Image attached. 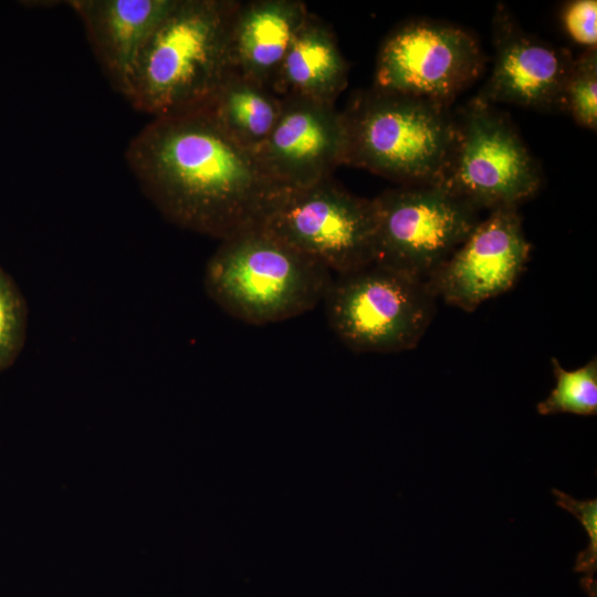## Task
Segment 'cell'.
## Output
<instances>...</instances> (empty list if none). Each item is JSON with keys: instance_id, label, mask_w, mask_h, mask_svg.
Masks as SVG:
<instances>
[{"instance_id": "1", "label": "cell", "mask_w": 597, "mask_h": 597, "mask_svg": "<svg viewBox=\"0 0 597 597\" xmlns=\"http://www.w3.org/2000/svg\"><path fill=\"white\" fill-rule=\"evenodd\" d=\"M125 157L168 221L220 240L261 227L286 190L202 109L154 117Z\"/></svg>"}, {"instance_id": "2", "label": "cell", "mask_w": 597, "mask_h": 597, "mask_svg": "<svg viewBox=\"0 0 597 597\" xmlns=\"http://www.w3.org/2000/svg\"><path fill=\"white\" fill-rule=\"evenodd\" d=\"M239 1L177 0L139 53L127 101L153 117L202 109L230 73Z\"/></svg>"}, {"instance_id": "3", "label": "cell", "mask_w": 597, "mask_h": 597, "mask_svg": "<svg viewBox=\"0 0 597 597\" xmlns=\"http://www.w3.org/2000/svg\"><path fill=\"white\" fill-rule=\"evenodd\" d=\"M332 279L322 264L255 227L221 240L207 262L203 286L230 316L265 325L313 310Z\"/></svg>"}, {"instance_id": "4", "label": "cell", "mask_w": 597, "mask_h": 597, "mask_svg": "<svg viewBox=\"0 0 597 597\" xmlns=\"http://www.w3.org/2000/svg\"><path fill=\"white\" fill-rule=\"evenodd\" d=\"M344 165L401 186L440 184L457 138L449 105L376 88L357 93L342 111Z\"/></svg>"}, {"instance_id": "5", "label": "cell", "mask_w": 597, "mask_h": 597, "mask_svg": "<svg viewBox=\"0 0 597 597\" xmlns=\"http://www.w3.org/2000/svg\"><path fill=\"white\" fill-rule=\"evenodd\" d=\"M434 300L426 281L370 263L336 274L323 303L346 347L389 354L417 347L433 318Z\"/></svg>"}, {"instance_id": "6", "label": "cell", "mask_w": 597, "mask_h": 597, "mask_svg": "<svg viewBox=\"0 0 597 597\" xmlns=\"http://www.w3.org/2000/svg\"><path fill=\"white\" fill-rule=\"evenodd\" d=\"M373 201V263L426 282L480 221L476 209L441 184L399 186Z\"/></svg>"}, {"instance_id": "7", "label": "cell", "mask_w": 597, "mask_h": 597, "mask_svg": "<svg viewBox=\"0 0 597 597\" xmlns=\"http://www.w3.org/2000/svg\"><path fill=\"white\" fill-rule=\"evenodd\" d=\"M541 174L520 135L504 114L478 97L457 119V138L441 180L474 209L517 207L541 186Z\"/></svg>"}, {"instance_id": "8", "label": "cell", "mask_w": 597, "mask_h": 597, "mask_svg": "<svg viewBox=\"0 0 597 597\" xmlns=\"http://www.w3.org/2000/svg\"><path fill=\"white\" fill-rule=\"evenodd\" d=\"M261 227L336 274L374 261V201L332 177L286 189Z\"/></svg>"}, {"instance_id": "9", "label": "cell", "mask_w": 597, "mask_h": 597, "mask_svg": "<svg viewBox=\"0 0 597 597\" xmlns=\"http://www.w3.org/2000/svg\"><path fill=\"white\" fill-rule=\"evenodd\" d=\"M479 41L469 31L417 19L399 25L377 55L374 88L449 105L481 74Z\"/></svg>"}, {"instance_id": "10", "label": "cell", "mask_w": 597, "mask_h": 597, "mask_svg": "<svg viewBox=\"0 0 597 597\" xmlns=\"http://www.w3.org/2000/svg\"><path fill=\"white\" fill-rule=\"evenodd\" d=\"M530 252L517 207L498 208L480 219L427 284L436 298L473 312L514 285Z\"/></svg>"}, {"instance_id": "11", "label": "cell", "mask_w": 597, "mask_h": 597, "mask_svg": "<svg viewBox=\"0 0 597 597\" xmlns=\"http://www.w3.org/2000/svg\"><path fill=\"white\" fill-rule=\"evenodd\" d=\"M268 139L256 154L268 175L286 189L332 177L345 163L342 111L312 100L286 96Z\"/></svg>"}, {"instance_id": "12", "label": "cell", "mask_w": 597, "mask_h": 597, "mask_svg": "<svg viewBox=\"0 0 597 597\" xmlns=\"http://www.w3.org/2000/svg\"><path fill=\"white\" fill-rule=\"evenodd\" d=\"M492 25L494 63L475 97L491 105L564 111L572 54L526 34L503 6L496 8Z\"/></svg>"}, {"instance_id": "13", "label": "cell", "mask_w": 597, "mask_h": 597, "mask_svg": "<svg viewBox=\"0 0 597 597\" xmlns=\"http://www.w3.org/2000/svg\"><path fill=\"white\" fill-rule=\"evenodd\" d=\"M177 0H72L92 50L114 88L126 95L144 45Z\"/></svg>"}, {"instance_id": "14", "label": "cell", "mask_w": 597, "mask_h": 597, "mask_svg": "<svg viewBox=\"0 0 597 597\" xmlns=\"http://www.w3.org/2000/svg\"><path fill=\"white\" fill-rule=\"evenodd\" d=\"M308 14L300 0L239 1L229 31L230 72L272 90Z\"/></svg>"}, {"instance_id": "15", "label": "cell", "mask_w": 597, "mask_h": 597, "mask_svg": "<svg viewBox=\"0 0 597 597\" xmlns=\"http://www.w3.org/2000/svg\"><path fill=\"white\" fill-rule=\"evenodd\" d=\"M347 82L348 64L333 32L310 13L286 52L272 91L280 97L335 105Z\"/></svg>"}, {"instance_id": "16", "label": "cell", "mask_w": 597, "mask_h": 597, "mask_svg": "<svg viewBox=\"0 0 597 597\" xmlns=\"http://www.w3.org/2000/svg\"><path fill=\"white\" fill-rule=\"evenodd\" d=\"M202 111L256 155L279 119L282 98L269 87L230 72Z\"/></svg>"}, {"instance_id": "17", "label": "cell", "mask_w": 597, "mask_h": 597, "mask_svg": "<svg viewBox=\"0 0 597 597\" xmlns=\"http://www.w3.org/2000/svg\"><path fill=\"white\" fill-rule=\"evenodd\" d=\"M552 366L556 384L549 395L537 404V412L543 416L564 412L596 416V357L574 370L564 369L557 358H552Z\"/></svg>"}, {"instance_id": "18", "label": "cell", "mask_w": 597, "mask_h": 597, "mask_svg": "<svg viewBox=\"0 0 597 597\" xmlns=\"http://www.w3.org/2000/svg\"><path fill=\"white\" fill-rule=\"evenodd\" d=\"M28 324L27 301L0 263V373L10 368L21 355Z\"/></svg>"}, {"instance_id": "19", "label": "cell", "mask_w": 597, "mask_h": 597, "mask_svg": "<svg viewBox=\"0 0 597 597\" xmlns=\"http://www.w3.org/2000/svg\"><path fill=\"white\" fill-rule=\"evenodd\" d=\"M564 111L580 127H597V50L587 49L574 57L566 81Z\"/></svg>"}, {"instance_id": "20", "label": "cell", "mask_w": 597, "mask_h": 597, "mask_svg": "<svg viewBox=\"0 0 597 597\" xmlns=\"http://www.w3.org/2000/svg\"><path fill=\"white\" fill-rule=\"evenodd\" d=\"M552 492L557 505L572 513L588 535V546L578 554L575 570L586 575L582 580L583 586L590 597H596V582L593 577L597 567V500L579 501L556 489Z\"/></svg>"}, {"instance_id": "21", "label": "cell", "mask_w": 597, "mask_h": 597, "mask_svg": "<svg viewBox=\"0 0 597 597\" xmlns=\"http://www.w3.org/2000/svg\"><path fill=\"white\" fill-rule=\"evenodd\" d=\"M562 23L567 35L577 44L596 49L597 2L596 0H573L562 11Z\"/></svg>"}]
</instances>
